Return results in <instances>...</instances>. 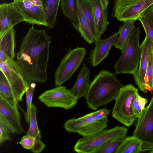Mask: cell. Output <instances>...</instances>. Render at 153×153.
<instances>
[{"label":"cell","mask_w":153,"mask_h":153,"mask_svg":"<svg viewBox=\"0 0 153 153\" xmlns=\"http://www.w3.org/2000/svg\"><path fill=\"white\" fill-rule=\"evenodd\" d=\"M51 36L46 30L30 27L22 39L15 60L29 82H46L49 59Z\"/></svg>","instance_id":"obj_1"},{"label":"cell","mask_w":153,"mask_h":153,"mask_svg":"<svg viewBox=\"0 0 153 153\" xmlns=\"http://www.w3.org/2000/svg\"><path fill=\"white\" fill-rule=\"evenodd\" d=\"M115 75L103 69L94 77L85 97L89 108L96 110L115 100L123 86Z\"/></svg>","instance_id":"obj_2"},{"label":"cell","mask_w":153,"mask_h":153,"mask_svg":"<svg viewBox=\"0 0 153 153\" xmlns=\"http://www.w3.org/2000/svg\"><path fill=\"white\" fill-rule=\"evenodd\" d=\"M28 85L15 60L0 62V95L18 104L22 101Z\"/></svg>","instance_id":"obj_3"},{"label":"cell","mask_w":153,"mask_h":153,"mask_svg":"<svg viewBox=\"0 0 153 153\" xmlns=\"http://www.w3.org/2000/svg\"><path fill=\"white\" fill-rule=\"evenodd\" d=\"M110 111L103 108L79 118L68 120L64 124V128L69 132L82 136L95 134L106 128Z\"/></svg>","instance_id":"obj_4"},{"label":"cell","mask_w":153,"mask_h":153,"mask_svg":"<svg viewBox=\"0 0 153 153\" xmlns=\"http://www.w3.org/2000/svg\"><path fill=\"white\" fill-rule=\"evenodd\" d=\"M140 29L135 28L114 65L115 74L134 75L137 71L141 56L139 45Z\"/></svg>","instance_id":"obj_5"},{"label":"cell","mask_w":153,"mask_h":153,"mask_svg":"<svg viewBox=\"0 0 153 153\" xmlns=\"http://www.w3.org/2000/svg\"><path fill=\"white\" fill-rule=\"evenodd\" d=\"M138 91V89L131 84L123 85L115 100L112 116L125 126H132L137 119L133 111L132 103Z\"/></svg>","instance_id":"obj_6"},{"label":"cell","mask_w":153,"mask_h":153,"mask_svg":"<svg viewBox=\"0 0 153 153\" xmlns=\"http://www.w3.org/2000/svg\"><path fill=\"white\" fill-rule=\"evenodd\" d=\"M128 129L117 126L90 135L82 136L75 145L74 150L79 153H96L104 144L110 140L126 136Z\"/></svg>","instance_id":"obj_7"},{"label":"cell","mask_w":153,"mask_h":153,"mask_svg":"<svg viewBox=\"0 0 153 153\" xmlns=\"http://www.w3.org/2000/svg\"><path fill=\"white\" fill-rule=\"evenodd\" d=\"M86 53L83 47L69 49L54 73L56 86H61L70 79L81 65Z\"/></svg>","instance_id":"obj_8"},{"label":"cell","mask_w":153,"mask_h":153,"mask_svg":"<svg viewBox=\"0 0 153 153\" xmlns=\"http://www.w3.org/2000/svg\"><path fill=\"white\" fill-rule=\"evenodd\" d=\"M137 119L133 135L142 142V152H149L153 149V97Z\"/></svg>","instance_id":"obj_9"},{"label":"cell","mask_w":153,"mask_h":153,"mask_svg":"<svg viewBox=\"0 0 153 153\" xmlns=\"http://www.w3.org/2000/svg\"><path fill=\"white\" fill-rule=\"evenodd\" d=\"M38 99L48 107L61 108L66 110L75 106L78 100L70 90L62 85L45 91Z\"/></svg>","instance_id":"obj_10"},{"label":"cell","mask_w":153,"mask_h":153,"mask_svg":"<svg viewBox=\"0 0 153 153\" xmlns=\"http://www.w3.org/2000/svg\"><path fill=\"white\" fill-rule=\"evenodd\" d=\"M153 4V0H117L112 17L120 21H136Z\"/></svg>","instance_id":"obj_11"},{"label":"cell","mask_w":153,"mask_h":153,"mask_svg":"<svg viewBox=\"0 0 153 153\" xmlns=\"http://www.w3.org/2000/svg\"><path fill=\"white\" fill-rule=\"evenodd\" d=\"M13 2L23 15L26 23L47 27L45 12L40 0H13Z\"/></svg>","instance_id":"obj_12"},{"label":"cell","mask_w":153,"mask_h":153,"mask_svg":"<svg viewBox=\"0 0 153 153\" xmlns=\"http://www.w3.org/2000/svg\"><path fill=\"white\" fill-rule=\"evenodd\" d=\"M16 102L9 101L0 95V114L6 119L14 134L25 133L21 123V116Z\"/></svg>","instance_id":"obj_13"},{"label":"cell","mask_w":153,"mask_h":153,"mask_svg":"<svg viewBox=\"0 0 153 153\" xmlns=\"http://www.w3.org/2000/svg\"><path fill=\"white\" fill-rule=\"evenodd\" d=\"M23 21L25 18L13 1L0 5V35Z\"/></svg>","instance_id":"obj_14"},{"label":"cell","mask_w":153,"mask_h":153,"mask_svg":"<svg viewBox=\"0 0 153 153\" xmlns=\"http://www.w3.org/2000/svg\"><path fill=\"white\" fill-rule=\"evenodd\" d=\"M140 48L141 56L139 67L137 71L133 75L135 83L140 90L147 93L145 77L149 58L153 50V43L146 35L140 45Z\"/></svg>","instance_id":"obj_15"},{"label":"cell","mask_w":153,"mask_h":153,"mask_svg":"<svg viewBox=\"0 0 153 153\" xmlns=\"http://www.w3.org/2000/svg\"><path fill=\"white\" fill-rule=\"evenodd\" d=\"M120 31L119 28L118 31L108 38L101 39L95 42V46L90 52L88 59L90 64L93 67L97 65L107 57L111 48L116 43Z\"/></svg>","instance_id":"obj_16"},{"label":"cell","mask_w":153,"mask_h":153,"mask_svg":"<svg viewBox=\"0 0 153 153\" xmlns=\"http://www.w3.org/2000/svg\"><path fill=\"white\" fill-rule=\"evenodd\" d=\"M16 31L13 27L0 35V62L14 59Z\"/></svg>","instance_id":"obj_17"},{"label":"cell","mask_w":153,"mask_h":153,"mask_svg":"<svg viewBox=\"0 0 153 153\" xmlns=\"http://www.w3.org/2000/svg\"><path fill=\"white\" fill-rule=\"evenodd\" d=\"M90 70L86 65L83 63L79 72L75 82L70 90L77 99L85 97L89 85Z\"/></svg>","instance_id":"obj_18"},{"label":"cell","mask_w":153,"mask_h":153,"mask_svg":"<svg viewBox=\"0 0 153 153\" xmlns=\"http://www.w3.org/2000/svg\"><path fill=\"white\" fill-rule=\"evenodd\" d=\"M95 26L100 37L103 34L109 24L107 8L102 6L100 0H91Z\"/></svg>","instance_id":"obj_19"},{"label":"cell","mask_w":153,"mask_h":153,"mask_svg":"<svg viewBox=\"0 0 153 153\" xmlns=\"http://www.w3.org/2000/svg\"><path fill=\"white\" fill-rule=\"evenodd\" d=\"M43 4L49 29L53 28L56 22V17L61 0H40Z\"/></svg>","instance_id":"obj_20"},{"label":"cell","mask_w":153,"mask_h":153,"mask_svg":"<svg viewBox=\"0 0 153 153\" xmlns=\"http://www.w3.org/2000/svg\"><path fill=\"white\" fill-rule=\"evenodd\" d=\"M76 8L79 21V33L81 37L89 44L95 42V39L91 32L88 22L82 13L77 0Z\"/></svg>","instance_id":"obj_21"},{"label":"cell","mask_w":153,"mask_h":153,"mask_svg":"<svg viewBox=\"0 0 153 153\" xmlns=\"http://www.w3.org/2000/svg\"><path fill=\"white\" fill-rule=\"evenodd\" d=\"M142 143L136 137L126 136L115 153H139L142 152Z\"/></svg>","instance_id":"obj_22"},{"label":"cell","mask_w":153,"mask_h":153,"mask_svg":"<svg viewBox=\"0 0 153 153\" xmlns=\"http://www.w3.org/2000/svg\"><path fill=\"white\" fill-rule=\"evenodd\" d=\"M135 21L134 20L125 21L124 24L120 27V32L114 45L116 48L123 51L135 29Z\"/></svg>","instance_id":"obj_23"},{"label":"cell","mask_w":153,"mask_h":153,"mask_svg":"<svg viewBox=\"0 0 153 153\" xmlns=\"http://www.w3.org/2000/svg\"><path fill=\"white\" fill-rule=\"evenodd\" d=\"M77 0H61L60 6L64 15L70 21L74 27L79 32V24L76 5Z\"/></svg>","instance_id":"obj_24"},{"label":"cell","mask_w":153,"mask_h":153,"mask_svg":"<svg viewBox=\"0 0 153 153\" xmlns=\"http://www.w3.org/2000/svg\"><path fill=\"white\" fill-rule=\"evenodd\" d=\"M77 1L82 13L88 22L91 32L94 38L95 42L101 38L98 35L95 26L91 1L88 0Z\"/></svg>","instance_id":"obj_25"},{"label":"cell","mask_w":153,"mask_h":153,"mask_svg":"<svg viewBox=\"0 0 153 153\" xmlns=\"http://www.w3.org/2000/svg\"><path fill=\"white\" fill-rule=\"evenodd\" d=\"M19 143L25 149L31 150L34 153H40L45 148V144L41 140H37L30 135L26 134L21 138Z\"/></svg>","instance_id":"obj_26"},{"label":"cell","mask_w":153,"mask_h":153,"mask_svg":"<svg viewBox=\"0 0 153 153\" xmlns=\"http://www.w3.org/2000/svg\"><path fill=\"white\" fill-rule=\"evenodd\" d=\"M36 114V107L32 104L30 114L29 127L27 134L35 137L36 140H40L42 135L37 124Z\"/></svg>","instance_id":"obj_27"},{"label":"cell","mask_w":153,"mask_h":153,"mask_svg":"<svg viewBox=\"0 0 153 153\" xmlns=\"http://www.w3.org/2000/svg\"><path fill=\"white\" fill-rule=\"evenodd\" d=\"M0 144L11 140V134L13 131L5 118L0 114Z\"/></svg>","instance_id":"obj_28"},{"label":"cell","mask_w":153,"mask_h":153,"mask_svg":"<svg viewBox=\"0 0 153 153\" xmlns=\"http://www.w3.org/2000/svg\"><path fill=\"white\" fill-rule=\"evenodd\" d=\"M125 137L110 140L102 146L96 153H115Z\"/></svg>","instance_id":"obj_29"},{"label":"cell","mask_w":153,"mask_h":153,"mask_svg":"<svg viewBox=\"0 0 153 153\" xmlns=\"http://www.w3.org/2000/svg\"><path fill=\"white\" fill-rule=\"evenodd\" d=\"M35 82H28V87L26 91V98L27 105V111L25 119L28 124L29 123L30 114L32 106V99L34 92L36 87Z\"/></svg>","instance_id":"obj_30"},{"label":"cell","mask_w":153,"mask_h":153,"mask_svg":"<svg viewBox=\"0 0 153 153\" xmlns=\"http://www.w3.org/2000/svg\"><path fill=\"white\" fill-rule=\"evenodd\" d=\"M145 80L146 90L153 91V50L149 58Z\"/></svg>","instance_id":"obj_31"},{"label":"cell","mask_w":153,"mask_h":153,"mask_svg":"<svg viewBox=\"0 0 153 153\" xmlns=\"http://www.w3.org/2000/svg\"><path fill=\"white\" fill-rule=\"evenodd\" d=\"M141 23L144 29L146 35L151 40L153 43V25L146 18L140 16L137 19Z\"/></svg>","instance_id":"obj_32"},{"label":"cell","mask_w":153,"mask_h":153,"mask_svg":"<svg viewBox=\"0 0 153 153\" xmlns=\"http://www.w3.org/2000/svg\"><path fill=\"white\" fill-rule=\"evenodd\" d=\"M138 94L137 93L136 94L132 103L133 111L137 118L140 116L142 112L138 101L137 95Z\"/></svg>","instance_id":"obj_33"},{"label":"cell","mask_w":153,"mask_h":153,"mask_svg":"<svg viewBox=\"0 0 153 153\" xmlns=\"http://www.w3.org/2000/svg\"><path fill=\"white\" fill-rule=\"evenodd\" d=\"M140 16L147 18L153 25V4L144 11Z\"/></svg>","instance_id":"obj_34"},{"label":"cell","mask_w":153,"mask_h":153,"mask_svg":"<svg viewBox=\"0 0 153 153\" xmlns=\"http://www.w3.org/2000/svg\"><path fill=\"white\" fill-rule=\"evenodd\" d=\"M137 100L140 108L142 111L145 108V105L147 103L148 100L142 97L139 94L137 95Z\"/></svg>","instance_id":"obj_35"},{"label":"cell","mask_w":153,"mask_h":153,"mask_svg":"<svg viewBox=\"0 0 153 153\" xmlns=\"http://www.w3.org/2000/svg\"><path fill=\"white\" fill-rule=\"evenodd\" d=\"M103 6L105 8H107L108 4V0H100Z\"/></svg>","instance_id":"obj_36"},{"label":"cell","mask_w":153,"mask_h":153,"mask_svg":"<svg viewBox=\"0 0 153 153\" xmlns=\"http://www.w3.org/2000/svg\"><path fill=\"white\" fill-rule=\"evenodd\" d=\"M117 0H114L113 1V8L112 10V13H111V16H112L114 10V9L115 6V4L116 2V1Z\"/></svg>","instance_id":"obj_37"},{"label":"cell","mask_w":153,"mask_h":153,"mask_svg":"<svg viewBox=\"0 0 153 153\" xmlns=\"http://www.w3.org/2000/svg\"><path fill=\"white\" fill-rule=\"evenodd\" d=\"M89 0V1H90L91 0Z\"/></svg>","instance_id":"obj_38"}]
</instances>
